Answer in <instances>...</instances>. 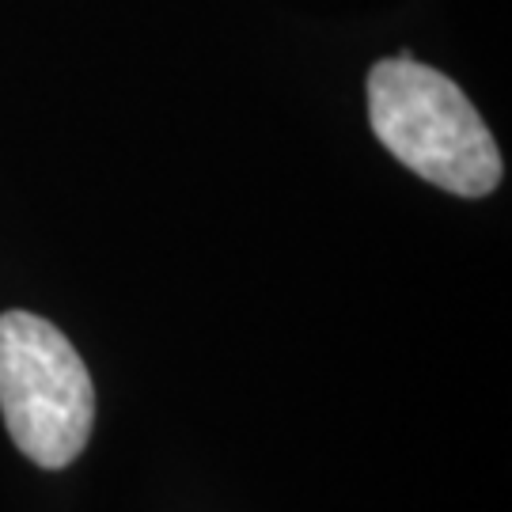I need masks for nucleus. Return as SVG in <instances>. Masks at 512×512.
<instances>
[{"label": "nucleus", "mask_w": 512, "mask_h": 512, "mask_svg": "<svg viewBox=\"0 0 512 512\" xmlns=\"http://www.w3.org/2000/svg\"><path fill=\"white\" fill-rule=\"evenodd\" d=\"M368 122L399 164L448 194L486 198L501 183V152L471 99L414 57L368 73Z\"/></svg>", "instance_id": "nucleus-1"}, {"label": "nucleus", "mask_w": 512, "mask_h": 512, "mask_svg": "<svg viewBox=\"0 0 512 512\" xmlns=\"http://www.w3.org/2000/svg\"><path fill=\"white\" fill-rule=\"evenodd\" d=\"M0 414L23 456L61 471L95 425V387L73 342L35 311L0 315Z\"/></svg>", "instance_id": "nucleus-2"}]
</instances>
